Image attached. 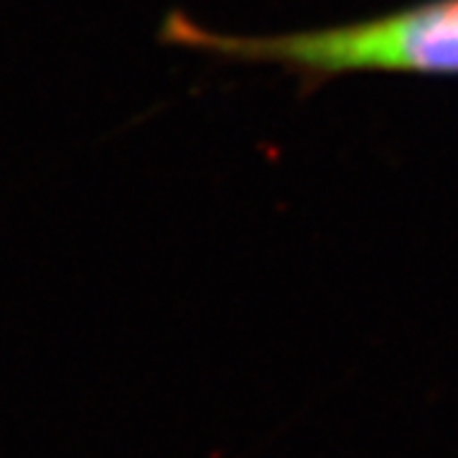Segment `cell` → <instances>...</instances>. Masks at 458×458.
<instances>
[{
	"instance_id": "1",
	"label": "cell",
	"mask_w": 458,
	"mask_h": 458,
	"mask_svg": "<svg viewBox=\"0 0 458 458\" xmlns=\"http://www.w3.org/2000/svg\"><path fill=\"white\" fill-rule=\"evenodd\" d=\"M164 36L176 47L280 66L311 82L364 72L458 74V0H428L361 23L276 36L212 31L171 13Z\"/></svg>"
}]
</instances>
